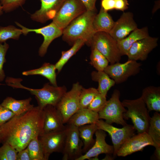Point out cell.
<instances>
[{"mask_svg": "<svg viewBox=\"0 0 160 160\" xmlns=\"http://www.w3.org/2000/svg\"><path fill=\"white\" fill-rule=\"evenodd\" d=\"M138 28L134 19L133 13L124 12L117 21L109 33L116 41L124 39L132 32Z\"/></svg>", "mask_w": 160, "mask_h": 160, "instance_id": "cell-16", "label": "cell"}, {"mask_svg": "<svg viewBox=\"0 0 160 160\" xmlns=\"http://www.w3.org/2000/svg\"><path fill=\"white\" fill-rule=\"evenodd\" d=\"M141 64L137 61L128 59L123 63L119 62L108 65L104 71L115 82L119 84L126 81L140 71Z\"/></svg>", "mask_w": 160, "mask_h": 160, "instance_id": "cell-11", "label": "cell"}, {"mask_svg": "<svg viewBox=\"0 0 160 160\" xmlns=\"http://www.w3.org/2000/svg\"><path fill=\"white\" fill-rule=\"evenodd\" d=\"M147 133L151 137L156 148L155 155L160 159V114L155 112L151 118Z\"/></svg>", "mask_w": 160, "mask_h": 160, "instance_id": "cell-25", "label": "cell"}, {"mask_svg": "<svg viewBox=\"0 0 160 160\" xmlns=\"http://www.w3.org/2000/svg\"><path fill=\"white\" fill-rule=\"evenodd\" d=\"M43 133L63 131L65 129L63 118L56 108L48 105L43 108Z\"/></svg>", "mask_w": 160, "mask_h": 160, "instance_id": "cell-18", "label": "cell"}, {"mask_svg": "<svg viewBox=\"0 0 160 160\" xmlns=\"http://www.w3.org/2000/svg\"><path fill=\"white\" fill-rule=\"evenodd\" d=\"M86 10L81 0H66L52 20V22L63 30Z\"/></svg>", "mask_w": 160, "mask_h": 160, "instance_id": "cell-7", "label": "cell"}, {"mask_svg": "<svg viewBox=\"0 0 160 160\" xmlns=\"http://www.w3.org/2000/svg\"><path fill=\"white\" fill-rule=\"evenodd\" d=\"M99 119L98 113L87 108H81L70 118L66 123L78 127L86 124H96Z\"/></svg>", "mask_w": 160, "mask_h": 160, "instance_id": "cell-20", "label": "cell"}, {"mask_svg": "<svg viewBox=\"0 0 160 160\" xmlns=\"http://www.w3.org/2000/svg\"><path fill=\"white\" fill-rule=\"evenodd\" d=\"M87 10H96L95 4L97 0H81Z\"/></svg>", "mask_w": 160, "mask_h": 160, "instance_id": "cell-41", "label": "cell"}, {"mask_svg": "<svg viewBox=\"0 0 160 160\" xmlns=\"http://www.w3.org/2000/svg\"><path fill=\"white\" fill-rule=\"evenodd\" d=\"M26 148L32 160H45L38 136L31 140Z\"/></svg>", "mask_w": 160, "mask_h": 160, "instance_id": "cell-32", "label": "cell"}, {"mask_svg": "<svg viewBox=\"0 0 160 160\" xmlns=\"http://www.w3.org/2000/svg\"><path fill=\"white\" fill-rule=\"evenodd\" d=\"M114 9L124 11L128 8V0H113Z\"/></svg>", "mask_w": 160, "mask_h": 160, "instance_id": "cell-39", "label": "cell"}, {"mask_svg": "<svg viewBox=\"0 0 160 160\" xmlns=\"http://www.w3.org/2000/svg\"><path fill=\"white\" fill-rule=\"evenodd\" d=\"M0 143H1V136H0Z\"/></svg>", "mask_w": 160, "mask_h": 160, "instance_id": "cell-44", "label": "cell"}, {"mask_svg": "<svg viewBox=\"0 0 160 160\" xmlns=\"http://www.w3.org/2000/svg\"><path fill=\"white\" fill-rule=\"evenodd\" d=\"M2 84H1V83H0V85H1Z\"/></svg>", "mask_w": 160, "mask_h": 160, "instance_id": "cell-45", "label": "cell"}, {"mask_svg": "<svg viewBox=\"0 0 160 160\" xmlns=\"http://www.w3.org/2000/svg\"><path fill=\"white\" fill-rule=\"evenodd\" d=\"M26 0H1L4 12H11L24 4Z\"/></svg>", "mask_w": 160, "mask_h": 160, "instance_id": "cell-36", "label": "cell"}, {"mask_svg": "<svg viewBox=\"0 0 160 160\" xmlns=\"http://www.w3.org/2000/svg\"><path fill=\"white\" fill-rule=\"evenodd\" d=\"M1 0H0V3ZM3 9L0 3V16L1 15L3 14Z\"/></svg>", "mask_w": 160, "mask_h": 160, "instance_id": "cell-43", "label": "cell"}, {"mask_svg": "<svg viewBox=\"0 0 160 160\" xmlns=\"http://www.w3.org/2000/svg\"><path fill=\"white\" fill-rule=\"evenodd\" d=\"M15 23L21 28L23 34L25 35L29 32H34L43 36L44 41L39 50V55L41 57L44 56L46 54L48 48L52 41L60 36L63 33V30L52 22L47 26L37 29L27 28L17 22H15Z\"/></svg>", "mask_w": 160, "mask_h": 160, "instance_id": "cell-13", "label": "cell"}, {"mask_svg": "<svg viewBox=\"0 0 160 160\" xmlns=\"http://www.w3.org/2000/svg\"><path fill=\"white\" fill-rule=\"evenodd\" d=\"M44 113L39 106L15 115L0 126L1 143L7 142L18 151L27 147L33 138L43 133Z\"/></svg>", "mask_w": 160, "mask_h": 160, "instance_id": "cell-1", "label": "cell"}, {"mask_svg": "<svg viewBox=\"0 0 160 160\" xmlns=\"http://www.w3.org/2000/svg\"><path fill=\"white\" fill-rule=\"evenodd\" d=\"M78 128L83 144L82 150L84 154L94 144L95 140L93 138V135L98 128L96 124H90L79 127Z\"/></svg>", "mask_w": 160, "mask_h": 160, "instance_id": "cell-27", "label": "cell"}, {"mask_svg": "<svg viewBox=\"0 0 160 160\" xmlns=\"http://www.w3.org/2000/svg\"><path fill=\"white\" fill-rule=\"evenodd\" d=\"M87 44L91 48H96L106 57L111 64L119 62L121 59L122 56L117 41L108 33L96 32Z\"/></svg>", "mask_w": 160, "mask_h": 160, "instance_id": "cell-5", "label": "cell"}, {"mask_svg": "<svg viewBox=\"0 0 160 160\" xmlns=\"http://www.w3.org/2000/svg\"><path fill=\"white\" fill-rule=\"evenodd\" d=\"M15 115V114L11 111L0 104V126L5 123Z\"/></svg>", "mask_w": 160, "mask_h": 160, "instance_id": "cell-38", "label": "cell"}, {"mask_svg": "<svg viewBox=\"0 0 160 160\" xmlns=\"http://www.w3.org/2000/svg\"><path fill=\"white\" fill-rule=\"evenodd\" d=\"M9 47V45L6 42L3 44L0 43V83L4 80L5 77L3 66L6 62V55Z\"/></svg>", "mask_w": 160, "mask_h": 160, "instance_id": "cell-37", "label": "cell"}, {"mask_svg": "<svg viewBox=\"0 0 160 160\" xmlns=\"http://www.w3.org/2000/svg\"><path fill=\"white\" fill-rule=\"evenodd\" d=\"M158 38L149 36L134 43L126 55L128 59L137 61L146 60L149 53L158 45Z\"/></svg>", "mask_w": 160, "mask_h": 160, "instance_id": "cell-15", "label": "cell"}, {"mask_svg": "<svg viewBox=\"0 0 160 160\" xmlns=\"http://www.w3.org/2000/svg\"><path fill=\"white\" fill-rule=\"evenodd\" d=\"M22 81L20 78L9 77L7 80L6 83L7 85L13 88L24 89L29 91L35 96L38 105L42 109L48 105L56 107L67 92L66 88L65 86H55L49 84V83L45 84L41 89L29 88L22 85L21 83Z\"/></svg>", "mask_w": 160, "mask_h": 160, "instance_id": "cell-3", "label": "cell"}, {"mask_svg": "<svg viewBox=\"0 0 160 160\" xmlns=\"http://www.w3.org/2000/svg\"><path fill=\"white\" fill-rule=\"evenodd\" d=\"M120 96L119 90L115 89L104 107L98 113L99 119H104L110 124L115 123L124 126L127 124L123 118L127 109L120 100Z\"/></svg>", "mask_w": 160, "mask_h": 160, "instance_id": "cell-6", "label": "cell"}, {"mask_svg": "<svg viewBox=\"0 0 160 160\" xmlns=\"http://www.w3.org/2000/svg\"><path fill=\"white\" fill-rule=\"evenodd\" d=\"M32 98L29 97L22 100H17L7 97L4 100L1 105L13 112L15 115L22 114L30 110L33 107L31 104Z\"/></svg>", "mask_w": 160, "mask_h": 160, "instance_id": "cell-23", "label": "cell"}, {"mask_svg": "<svg viewBox=\"0 0 160 160\" xmlns=\"http://www.w3.org/2000/svg\"><path fill=\"white\" fill-rule=\"evenodd\" d=\"M83 88L79 82L73 84L66 92L56 107L61 115L64 124L79 108V97Z\"/></svg>", "mask_w": 160, "mask_h": 160, "instance_id": "cell-8", "label": "cell"}, {"mask_svg": "<svg viewBox=\"0 0 160 160\" xmlns=\"http://www.w3.org/2000/svg\"><path fill=\"white\" fill-rule=\"evenodd\" d=\"M17 160H32L27 148L17 152Z\"/></svg>", "mask_w": 160, "mask_h": 160, "instance_id": "cell-40", "label": "cell"}, {"mask_svg": "<svg viewBox=\"0 0 160 160\" xmlns=\"http://www.w3.org/2000/svg\"><path fill=\"white\" fill-rule=\"evenodd\" d=\"M41 3L40 9L31 16L34 21L44 23L52 20L66 0H39Z\"/></svg>", "mask_w": 160, "mask_h": 160, "instance_id": "cell-17", "label": "cell"}, {"mask_svg": "<svg viewBox=\"0 0 160 160\" xmlns=\"http://www.w3.org/2000/svg\"><path fill=\"white\" fill-rule=\"evenodd\" d=\"M91 76L93 81L98 83L97 89L99 92L106 96L110 89L115 84V81L104 71H93Z\"/></svg>", "mask_w": 160, "mask_h": 160, "instance_id": "cell-28", "label": "cell"}, {"mask_svg": "<svg viewBox=\"0 0 160 160\" xmlns=\"http://www.w3.org/2000/svg\"><path fill=\"white\" fill-rule=\"evenodd\" d=\"M106 97L99 93L89 104L87 108L98 113L103 108L106 103Z\"/></svg>", "mask_w": 160, "mask_h": 160, "instance_id": "cell-35", "label": "cell"}, {"mask_svg": "<svg viewBox=\"0 0 160 160\" xmlns=\"http://www.w3.org/2000/svg\"><path fill=\"white\" fill-rule=\"evenodd\" d=\"M65 130L66 136L62 152V160H77L83 154V144L78 127L67 124Z\"/></svg>", "mask_w": 160, "mask_h": 160, "instance_id": "cell-9", "label": "cell"}, {"mask_svg": "<svg viewBox=\"0 0 160 160\" xmlns=\"http://www.w3.org/2000/svg\"><path fill=\"white\" fill-rule=\"evenodd\" d=\"M23 34L21 29L12 25L5 27L0 26V43H4L8 40H18Z\"/></svg>", "mask_w": 160, "mask_h": 160, "instance_id": "cell-31", "label": "cell"}, {"mask_svg": "<svg viewBox=\"0 0 160 160\" xmlns=\"http://www.w3.org/2000/svg\"><path fill=\"white\" fill-rule=\"evenodd\" d=\"M115 22L108 12L101 7L99 12L94 18V29L95 33L103 32L109 33L114 26Z\"/></svg>", "mask_w": 160, "mask_h": 160, "instance_id": "cell-24", "label": "cell"}, {"mask_svg": "<svg viewBox=\"0 0 160 160\" xmlns=\"http://www.w3.org/2000/svg\"><path fill=\"white\" fill-rule=\"evenodd\" d=\"M17 151L7 142L0 147V160H17Z\"/></svg>", "mask_w": 160, "mask_h": 160, "instance_id": "cell-34", "label": "cell"}, {"mask_svg": "<svg viewBox=\"0 0 160 160\" xmlns=\"http://www.w3.org/2000/svg\"><path fill=\"white\" fill-rule=\"evenodd\" d=\"M149 111L160 112V87L149 86L143 90L140 97Z\"/></svg>", "mask_w": 160, "mask_h": 160, "instance_id": "cell-22", "label": "cell"}, {"mask_svg": "<svg viewBox=\"0 0 160 160\" xmlns=\"http://www.w3.org/2000/svg\"><path fill=\"white\" fill-rule=\"evenodd\" d=\"M85 42L84 40L80 39L77 40L70 49L66 51H62L60 58L55 65L58 73L61 71L63 67L70 59L85 44Z\"/></svg>", "mask_w": 160, "mask_h": 160, "instance_id": "cell-29", "label": "cell"}, {"mask_svg": "<svg viewBox=\"0 0 160 160\" xmlns=\"http://www.w3.org/2000/svg\"><path fill=\"white\" fill-rule=\"evenodd\" d=\"M94 87L86 89L83 87L79 97L80 108H87L95 96L99 93Z\"/></svg>", "mask_w": 160, "mask_h": 160, "instance_id": "cell-33", "label": "cell"}, {"mask_svg": "<svg viewBox=\"0 0 160 160\" xmlns=\"http://www.w3.org/2000/svg\"><path fill=\"white\" fill-rule=\"evenodd\" d=\"M98 129L108 132L110 136L114 149L113 156L115 157L122 145L135 135L136 130L133 125L127 124L122 128H118L99 119L96 123Z\"/></svg>", "mask_w": 160, "mask_h": 160, "instance_id": "cell-10", "label": "cell"}, {"mask_svg": "<svg viewBox=\"0 0 160 160\" xmlns=\"http://www.w3.org/2000/svg\"><path fill=\"white\" fill-rule=\"evenodd\" d=\"M97 11L87 10L73 20L63 30V39L71 45L79 39L87 44L95 33L93 22Z\"/></svg>", "mask_w": 160, "mask_h": 160, "instance_id": "cell-2", "label": "cell"}, {"mask_svg": "<svg viewBox=\"0 0 160 160\" xmlns=\"http://www.w3.org/2000/svg\"><path fill=\"white\" fill-rule=\"evenodd\" d=\"M65 136V129L43 133L38 136L45 160H48L50 155L54 152L62 153Z\"/></svg>", "mask_w": 160, "mask_h": 160, "instance_id": "cell-12", "label": "cell"}, {"mask_svg": "<svg viewBox=\"0 0 160 160\" xmlns=\"http://www.w3.org/2000/svg\"><path fill=\"white\" fill-rule=\"evenodd\" d=\"M153 145V142L147 132L139 133L131 137L122 145L118 150L116 156L125 157L142 151L146 146Z\"/></svg>", "mask_w": 160, "mask_h": 160, "instance_id": "cell-14", "label": "cell"}, {"mask_svg": "<svg viewBox=\"0 0 160 160\" xmlns=\"http://www.w3.org/2000/svg\"><path fill=\"white\" fill-rule=\"evenodd\" d=\"M149 36L148 28L145 27L137 28L125 38L117 41L121 55H127L130 48L134 43Z\"/></svg>", "mask_w": 160, "mask_h": 160, "instance_id": "cell-21", "label": "cell"}, {"mask_svg": "<svg viewBox=\"0 0 160 160\" xmlns=\"http://www.w3.org/2000/svg\"><path fill=\"white\" fill-rule=\"evenodd\" d=\"M56 69L55 65L45 63L40 68L24 71L22 72L23 75H40L47 79L52 85L57 86Z\"/></svg>", "mask_w": 160, "mask_h": 160, "instance_id": "cell-26", "label": "cell"}, {"mask_svg": "<svg viewBox=\"0 0 160 160\" xmlns=\"http://www.w3.org/2000/svg\"><path fill=\"white\" fill-rule=\"evenodd\" d=\"M109 154H106L105 157L103 160H112V158L109 155Z\"/></svg>", "mask_w": 160, "mask_h": 160, "instance_id": "cell-42", "label": "cell"}, {"mask_svg": "<svg viewBox=\"0 0 160 160\" xmlns=\"http://www.w3.org/2000/svg\"><path fill=\"white\" fill-rule=\"evenodd\" d=\"M89 58V64L97 71H104L108 65L107 59L95 48H91Z\"/></svg>", "mask_w": 160, "mask_h": 160, "instance_id": "cell-30", "label": "cell"}, {"mask_svg": "<svg viewBox=\"0 0 160 160\" xmlns=\"http://www.w3.org/2000/svg\"><path fill=\"white\" fill-rule=\"evenodd\" d=\"M122 103L127 108L123 114L124 119H131L138 133L147 132L151 117L145 104L141 97L133 100L125 99Z\"/></svg>", "mask_w": 160, "mask_h": 160, "instance_id": "cell-4", "label": "cell"}, {"mask_svg": "<svg viewBox=\"0 0 160 160\" xmlns=\"http://www.w3.org/2000/svg\"><path fill=\"white\" fill-rule=\"evenodd\" d=\"M96 139L94 144L86 153L83 154L77 160H89L90 158L98 157L102 154H113V145L108 144L105 141L107 135L105 132L98 129L95 133Z\"/></svg>", "mask_w": 160, "mask_h": 160, "instance_id": "cell-19", "label": "cell"}]
</instances>
